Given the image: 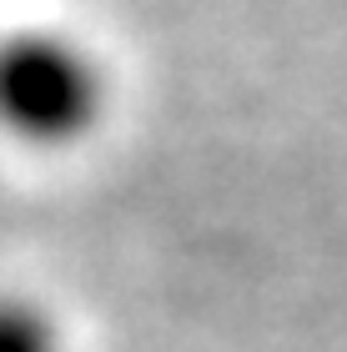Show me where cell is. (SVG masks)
<instances>
[{
	"label": "cell",
	"mask_w": 347,
	"mask_h": 352,
	"mask_svg": "<svg viewBox=\"0 0 347 352\" xmlns=\"http://www.w3.org/2000/svg\"><path fill=\"white\" fill-rule=\"evenodd\" d=\"M0 352H66V332L45 302L0 292Z\"/></svg>",
	"instance_id": "cell-2"
},
{
	"label": "cell",
	"mask_w": 347,
	"mask_h": 352,
	"mask_svg": "<svg viewBox=\"0 0 347 352\" xmlns=\"http://www.w3.org/2000/svg\"><path fill=\"white\" fill-rule=\"evenodd\" d=\"M106 116V71L60 30L0 41V131L25 146H76Z\"/></svg>",
	"instance_id": "cell-1"
}]
</instances>
